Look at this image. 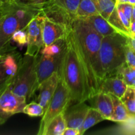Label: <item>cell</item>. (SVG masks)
Listing matches in <instances>:
<instances>
[{"instance_id": "41", "label": "cell", "mask_w": 135, "mask_h": 135, "mask_svg": "<svg viewBox=\"0 0 135 135\" xmlns=\"http://www.w3.org/2000/svg\"><path fill=\"white\" fill-rule=\"evenodd\" d=\"M3 4H4V3L1 0H0V7H1L3 6Z\"/></svg>"}, {"instance_id": "14", "label": "cell", "mask_w": 135, "mask_h": 135, "mask_svg": "<svg viewBox=\"0 0 135 135\" xmlns=\"http://www.w3.org/2000/svg\"><path fill=\"white\" fill-rule=\"evenodd\" d=\"M90 100H92V108L97 109L105 120L110 119L113 114V104L109 94L99 92Z\"/></svg>"}, {"instance_id": "21", "label": "cell", "mask_w": 135, "mask_h": 135, "mask_svg": "<svg viewBox=\"0 0 135 135\" xmlns=\"http://www.w3.org/2000/svg\"><path fill=\"white\" fill-rule=\"evenodd\" d=\"M102 17L109 20L116 8L115 0H92Z\"/></svg>"}, {"instance_id": "18", "label": "cell", "mask_w": 135, "mask_h": 135, "mask_svg": "<svg viewBox=\"0 0 135 135\" xmlns=\"http://www.w3.org/2000/svg\"><path fill=\"white\" fill-rule=\"evenodd\" d=\"M67 128L64 112L55 116L49 122L45 129L43 135H63Z\"/></svg>"}, {"instance_id": "39", "label": "cell", "mask_w": 135, "mask_h": 135, "mask_svg": "<svg viewBox=\"0 0 135 135\" xmlns=\"http://www.w3.org/2000/svg\"><path fill=\"white\" fill-rule=\"evenodd\" d=\"M5 121H6V120H5L3 118H2L1 117H0V125H2V124L4 123Z\"/></svg>"}, {"instance_id": "24", "label": "cell", "mask_w": 135, "mask_h": 135, "mask_svg": "<svg viewBox=\"0 0 135 135\" xmlns=\"http://www.w3.org/2000/svg\"><path fill=\"white\" fill-rule=\"evenodd\" d=\"M116 76L121 77L127 86L135 88V67L125 65L117 71Z\"/></svg>"}, {"instance_id": "31", "label": "cell", "mask_w": 135, "mask_h": 135, "mask_svg": "<svg viewBox=\"0 0 135 135\" xmlns=\"http://www.w3.org/2000/svg\"><path fill=\"white\" fill-rule=\"evenodd\" d=\"M116 7H117V6H116ZM117 13H118V15H119V18H120V20H121V22H122V24L123 25V26H125V28L127 30V31L129 32V34H130L131 21L128 19L127 17L125 15V14L123 13V12L121 9L117 7Z\"/></svg>"}, {"instance_id": "25", "label": "cell", "mask_w": 135, "mask_h": 135, "mask_svg": "<svg viewBox=\"0 0 135 135\" xmlns=\"http://www.w3.org/2000/svg\"><path fill=\"white\" fill-rule=\"evenodd\" d=\"M131 115H135V88L128 86L123 96L120 98Z\"/></svg>"}, {"instance_id": "26", "label": "cell", "mask_w": 135, "mask_h": 135, "mask_svg": "<svg viewBox=\"0 0 135 135\" xmlns=\"http://www.w3.org/2000/svg\"><path fill=\"white\" fill-rule=\"evenodd\" d=\"M23 113L30 117H40L44 115L45 109L36 101H32L26 104L23 109Z\"/></svg>"}, {"instance_id": "40", "label": "cell", "mask_w": 135, "mask_h": 135, "mask_svg": "<svg viewBox=\"0 0 135 135\" xmlns=\"http://www.w3.org/2000/svg\"><path fill=\"white\" fill-rule=\"evenodd\" d=\"M129 3L134 5H135V0H129Z\"/></svg>"}, {"instance_id": "1", "label": "cell", "mask_w": 135, "mask_h": 135, "mask_svg": "<svg viewBox=\"0 0 135 135\" xmlns=\"http://www.w3.org/2000/svg\"><path fill=\"white\" fill-rule=\"evenodd\" d=\"M74 44L88 79L91 98L100 91L99 52L104 37L84 19L75 18L71 24Z\"/></svg>"}, {"instance_id": "15", "label": "cell", "mask_w": 135, "mask_h": 135, "mask_svg": "<svg viewBox=\"0 0 135 135\" xmlns=\"http://www.w3.org/2000/svg\"><path fill=\"white\" fill-rule=\"evenodd\" d=\"M127 87L125 81L119 76H108L102 80L99 92L111 94L121 98Z\"/></svg>"}, {"instance_id": "35", "label": "cell", "mask_w": 135, "mask_h": 135, "mask_svg": "<svg viewBox=\"0 0 135 135\" xmlns=\"http://www.w3.org/2000/svg\"><path fill=\"white\" fill-rule=\"evenodd\" d=\"M130 34L131 37H135V21H132L131 22Z\"/></svg>"}, {"instance_id": "36", "label": "cell", "mask_w": 135, "mask_h": 135, "mask_svg": "<svg viewBox=\"0 0 135 135\" xmlns=\"http://www.w3.org/2000/svg\"><path fill=\"white\" fill-rule=\"evenodd\" d=\"M1 1H2L4 3L9 4V3H13L17 1V0H1Z\"/></svg>"}, {"instance_id": "16", "label": "cell", "mask_w": 135, "mask_h": 135, "mask_svg": "<svg viewBox=\"0 0 135 135\" xmlns=\"http://www.w3.org/2000/svg\"><path fill=\"white\" fill-rule=\"evenodd\" d=\"M82 19H84L88 22L92 28L103 37L118 32L114 26L101 15H92Z\"/></svg>"}, {"instance_id": "8", "label": "cell", "mask_w": 135, "mask_h": 135, "mask_svg": "<svg viewBox=\"0 0 135 135\" xmlns=\"http://www.w3.org/2000/svg\"><path fill=\"white\" fill-rule=\"evenodd\" d=\"M26 101V98L15 94L7 84L0 94V117L7 121L13 115L23 113Z\"/></svg>"}, {"instance_id": "28", "label": "cell", "mask_w": 135, "mask_h": 135, "mask_svg": "<svg viewBox=\"0 0 135 135\" xmlns=\"http://www.w3.org/2000/svg\"><path fill=\"white\" fill-rule=\"evenodd\" d=\"M4 55L0 57V91L2 90L8 84H9V78L5 72V67L3 64Z\"/></svg>"}, {"instance_id": "5", "label": "cell", "mask_w": 135, "mask_h": 135, "mask_svg": "<svg viewBox=\"0 0 135 135\" xmlns=\"http://www.w3.org/2000/svg\"><path fill=\"white\" fill-rule=\"evenodd\" d=\"M81 0H44L40 13L57 22L71 26Z\"/></svg>"}, {"instance_id": "37", "label": "cell", "mask_w": 135, "mask_h": 135, "mask_svg": "<svg viewBox=\"0 0 135 135\" xmlns=\"http://www.w3.org/2000/svg\"><path fill=\"white\" fill-rule=\"evenodd\" d=\"M3 13H4V10H3V7L2 6L1 7H0V21H1L3 15Z\"/></svg>"}, {"instance_id": "10", "label": "cell", "mask_w": 135, "mask_h": 135, "mask_svg": "<svg viewBox=\"0 0 135 135\" xmlns=\"http://www.w3.org/2000/svg\"><path fill=\"white\" fill-rule=\"evenodd\" d=\"M65 50L60 54L54 56H47L41 54L38 56L36 63V74L38 86L50 77L54 72L60 73L62 61Z\"/></svg>"}, {"instance_id": "20", "label": "cell", "mask_w": 135, "mask_h": 135, "mask_svg": "<svg viewBox=\"0 0 135 135\" xmlns=\"http://www.w3.org/2000/svg\"><path fill=\"white\" fill-rule=\"evenodd\" d=\"M105 120L102 115L95 108L90 107L88 110L86 118L83 123V127L80 129V134L83 135L87 130L94 126L98 123Z\"/></svg>"}, {"instance_id": "42", "label": "cell", "mask_w": 135, "mask_h": 135, "mask_svg": "<svg viewBox=\"0 0 135 135\" xmlns=\"http://www.w3.org/2000/svg\"><path fill=\"white\" fill-rule=\"evenodd\" d=\"M2 56V55H1V54H0V57H1Z\"/></svg>"}, {"instance_id": "33", "label": "cell", "mask_w": 135, "mask_h": 135, "mask_svg": "<svg viewBox=\"0 0 135 135\" xmlns=\"http://www.w3.org/2000/svg\"><path fill=\"white\" fill-rule=\"evenodd\" d=\"M44 1V0H29L28 2L27 3L30 4V5H33L34 7H36L40 8L41 9L42 6V4H43Z\"/></svg>"}, {"instance_id": "38", "label": "cell", "mask_w": 135, "mask_h": 135, "mask_svg": "<svg viewBox=\"0 0 135 135\" xmlns=\"http://www.w3.org/2000/svg\"><path fill=\"white\" fill-rule=\"evenodd\" d=\"M132 21H135V5H133V15H132Z\"/></svg>"}, {"instance_id": "9", "label": "cell", "mask_w": 135, "mask_h": 135, "mask_svg": "<svg viewBox=\"0 0 135 135\" xmlns=\"http://www.w3.org/2000/svg\"><path fill=\"white\" fill-rule=\"evenodd\" d=\"M42 20L43 15L40 13L32 19L26 27L28 43L26 55L36 56L40 54L44 47L42 36Z\"/></svg>"}, {"instance_id": "30", "label": "cell", "mask_w": 135, "mask_h": 135, "mask_svg": "<svg viewBox=\"0 0 135 135\" xmlns=\"http://www.w3.org/2000/svg\"><path fill=\"white\" fill-rule=\"evenodd\" d=\"M116 6L117 8L121 9L125 15L127 17L128 19L132 21V15H133V5L129 3H119L116 4Z\"/></svg>"}, {"instance_id": "34", "label": "cell", "mask_w": 135, "mask_h": 135, "mask_svg": "<svg viewBox=\"0 0 135 135\" xmlns=\"http://www.w3.org/2000/svg\"><path fill=\"white\" fill-rule=\"evenodd\" d=\"M127 42L128 43H129V44L131 46L132 48H133L135 51V37H127Z\"/></svg>"}, {"instance_id": "13", "label": "cell", "mask_w": 135, "mask_h": 135, "mask_svg": "<svg viewBox=\"0 0 135 135\" xmlns=\"http://www.w3.org/2000/svg\"><path fill=\"white\" fill-rule=\"evenodd\" d=\"M59 80V73L54 72L51 76L40 84L38 88V96L36 101L39 103L46 112L50 101L54 96Z\"/></svg>"}, {"instance_id": "22", "label": "cell", "mask_w": 135, "mask_h": 135, "mask_svg": "<svg viewBox=\"0 0 135 135\" xmlns=\"http://www.w3.org/2000/svg\"><path fill=\"white\" fill-rule=\"evenodd\" d=\"M3 64L5 72L9 78V83H10L15 76L18 68V62L16 59L15 55L13 54L4 55Z\"/></svg>"}, {"instance_id": "4", "label": "cell", "mask_w": 135, "mask_h": 135, "mask_svg": "<svg viewBox=\"0 0 135 135\" xmlns=\"http://www.w3.org/2000/svg\"><path fill=\"white\" fill-rule=\"evenodd\" d=\"M38 55H26L18 60V68L9 84L12 91L29 100L38 90L36 63Z\"/></svg>"}, {"instance_id": "3", "label": "cell", "mask_w": 135, "mask_h": 135, "mask_svg": "<svg viewBox=\"0 0 135 135\" xmlns=\"http://www.w3.org/2000/svg\"><path fill=\"white\" fill-rule=\"evenodd\" d=\"M127 37L116 32L103 38L99 52L102 82L108 76H116L117 71L126 65L125 48Z\"/></svg>"}, {"instance_id": "2", "label": "cell", "mask_w": 135, "mask_h": 135, "mask_svg": "<svg viewBox=\"0 0 135 135\" xmlns=\"http://www.w3.org/2000/svg\"><path fill=\"white\" fill-rule=\"evenodd\" d=\"M65 44L59 76L69 90L71 104L86 102L91 98V92L86 75L75 49L71 26L66 34Z\"/></svg>"}, {"instance_id": "27", "label": "cell", "mask_w": 135, "mask_h": 135, "mask_svg": "<svg viewBox=\"0 0 135 135\" xmlns=\"http://www.w3.org/2000/svg\"><path fill=\"white\" fill-rule=\"evenodd\" d=\"M11 40L17 43L20 46H24L25 45H27L28 36L26 28L19 29V30H17L13 34L11 38Z\"/></svg>"}, {"instance_id": "12", "label": "cell", "mask_w": 135, "mask_h": 135, "mask_svg": "<svg viewBox=\"0 0 135 135\" xmlns=\"http://www.w3.org/2000/svg\"><path fill=\"white\" fill-rule=\"evenodd\" d=\"M90 108L85 102L70 105L64 112L67 127L75 128L80 131Z\"/></svg>"}, {"instance_id": "17", "label": "cell", "mask_w": 135, "mask_h": 135, "mask_svg": "<svg viewBox=\"0 0 135 135\" xmlns=\"http://www.w3.org/2000/svg\"><path fill=\"white\" fill-rule=\"evenodd\" d=\"M112 98L113 104V114L111 117L109 121H114V122L123 123L129 119L132 115L129 111L127 110L125 105L122 102L119 98L116 96L109 94Z\"/></svg>"}, {"instance_id": "43", "label": "cell", "mask_w": 135, "mask_h": 135, "mask_svg": "<svg viewBox=\"0 0 135 135\" xmlns=\"http://www.w3.org/2000/svg\"><path fill=\"white\" fill-rule=\"evenodd\" d=\"M0 94H1V91H0Z\"/></svg>"}, {"instance_id": "29", "label": "cell", "mask_w": 135, "mask_h": 135, "mask_svg": "<svg viewBox=\"0 0 135 135\" xmlns=\"http://www.w3.org/2000/svg\"><path fill=\"white\" fill-rule=\"evenodd\" d=\"M125 58H126V64L128 66L135 67V51L131 47V46L127 43L125 48Z\"/></svg>"}, {"instance_id": "11", "label": "cell", "mask_w": 135, "mask_h": 135, "mask_svg": "<svg viewBox=\"0 0 135 135\" xmlns=\"http://www.w3.org/2000/svg\"><path fill=\"white\" fill-rule=\"evenodd\" d=\"M71 26L62 25L43 15L42 36L44 46H49L58 40L65 37Z\"/></svg>"}, {"instance_id": "23", "label": "cell", "mask_w": 135, "mask_h": 135, "mask_svg": "<svg viewBox=\"0 0 135 135\" xmlns=\"http://www.w3.org/2000/svg\"><path fill=\"white\" fill-rule=\"evenodd\" d=\"M65 37L58 40L49 46H44L40 54L47 56H54L63 52L65 49Z\"/></svg>"}, {"instance_id": "32", "label": "cell", "mask_w": 135, "mask_h": 135, "mask_svg": "<svg viewBox=\"0 0 135 135\" xmlns=\"http://www.w3.org/2000/svg\"><path fill=\"white\" fill-rule=\"evenodd\" d=\"M63 135H81L80 130L72 127H67L63 132Z\"/></svg>"}, {"instance_id": "19", "label": "cell", "mask_w": 135, "mask_h": 135, "mask_svg": "<svg viewBox=\"0 0 135 135\" xmlns=\"http://www.w3.org/2000/svg\"><path fill=\"white\" fill-rule=\"evenodd\" d=\"M100 15L92 0H81L75 18H85L92 15Z\"/></svg>"}, {"instance_id": "6", "label": "cell", "mask_w": 135, "mask_h": 135, "mask_svg": "<svg viewBox=\"0 0 135 135\" xmlns=\"http://www.w3.org/2000/svg\"><path fill=\"white\" fill-rule=\"evenodd\" d=\"M71 104V97L69 90L59 76V83L54 96L46 112L42 116L40 125L38 135H43L45 129L50 121L55 116L63 113Z\"/></svg>"}, {"instance_id": "7", "label": "cell", "mask_w": 135, "mask_h": 135, "mask_svg": "<svg viewBox=\"0 0 135 135\" xmlns=\"http://www.w3.org/2000/svg\"><path fill=\"white\" fill-rule=\"evenodd\" d=\"M13 3H4L3 15L0 21V54L7 50L13 34L19 29H25L29 22L21 19L16 14Z\"/></svg>"}]
</instances>
